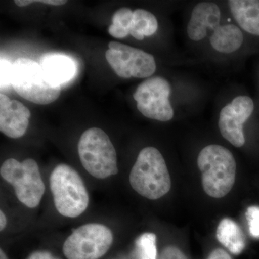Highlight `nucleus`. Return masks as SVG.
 Masks as SVG:
<instances>
[{
  "instance_id": "obj_26",
  "label": "nucleus",
  "mask_w": 259,
  "mask_h": 259,
  "mask_svg": "<svg viewBox=\"0 0 259 259\" xmlns=\"http://www.w3.org/2000/svg\"><path fill=\"white\" fill-rule=\"evenodd\" d=\"M7 225V218L5 213L1 210L0 212V230L3 231L5 229Z\"/></svg>"
},
{
  "instance_id": "obj_11",
  "label": "nucleus",
  "mask_w": 259,
  "mask_h": 259,
  "mask_svg": "<svg viewBox=\"0 0 259 259\" xmlns=\"http://www.w3.org/2000/svg\"><path fill=\"white\" fill-rule=\"evenodd\" d=\"M30 112L18 100L0 95V131L11 139H19L26 133Z\"/></svg>"
},
{
  "instance_id": "obj_1",
  "label": "nucleus",
  "mask_w": 259,
  "mask_h": 259,
  "mask_svg": "<svg viewBox=\"0 0 259 259\" xmlns=\"http://www.w3.org/2000/svg\"><path fill=\"white\" fill-rule=\"evenodd\" d=\"M197 165L202 173L204 192L213 198H222L233 188L236 163L233 153L219 145H209L199 153Z\"/></svg>"
},
{
  "instance_id": "obj_10",
  "label": "nucleus",
  "mask_w": 259,
  "mask_h": 259,
  "mask_svg": "<svg viewBox=\"0 0 259 259\" xmlns=\"http://www.w3.org/2000/svg\"><path fill=\"white\" fill-rule=\"evenodd\" d=\"M254 110V103L248 96L236 97L220 113L218 127L223 137L235 147L245 144L243 125Z\"/></svg>"
},
{
  "instance_id": "obj_2",
  "label": "nucleus",
  "mask_w": 259,
  "mask_h": 259,
  "mask_svg": "<svg viewBox=\"0 0 259 259\" xmlns=\"http://www.w3.org/2000/svg\"><path fill=\"white\" fill-rule=\"evenodd\" d=\"M130 183L140 195L158 199L171 190V182L166 162L154 147L141 150L130 174Z\"/></svg>"
},
{
  "instance_id": "obj_24",
  "label": "nucleus",
  "mask_w": 259,
  "mask_h": 259,
  "mask_svg": "<svg viewBox=\"0 0 259 259\" xmlns=\"http://www.w3.org/2000/svg\"><path fill=\"white\" fill-rule=\"evenodd\" d=\"M207 259H232L230 255L224 250L218 248L213 250Z\"/></svg>"
},
{
  "instance_id": "obj_5",
  "label": "nucleus",
  "mask_w": 259,
  "mask_h": 259,
  "mask_svg": "<svg viewBox=\"0 0 259 259\" xmlns=\"http://www.w3.org/2000/svg\"><path fill=\"white\" fill-rule=\"evenodd\" d=\"M78 152L83 168L95 178L103 180L118 173L115 148L103 130L92 127L84 131Z\"/></svg>"
},
{
  "instance_id": "obj_25",
  "label": "nucleus",
  "mask_w": 259,
  "mask_h": 259,
  "mask_svg": "<svg viewBox=\"0 0 259 259\" xmlns=\"http://www.w3.org/2000/svg\"><path fill=\"white\" fill-rule=\"evenodd\" d=\"M28 259H54L52 255L49 252H35L32 253Z\"/></svg>"
},
{
  "instance_id": "obj_7",
  "label": "nucleus",
  "mask_w": 259,
  "mask_h": 259,
  "mask_svg": "<svg viewBox=\"0 0 259 259\" xmlns=\"http://www.w3.org/2000/svg\"><path fill=\"white\" fill-rule=\"evenodd\" d=\"M113 234L108 227L89 223L74 230L63 245L67 259H99L108 251Z\"/></svg>"
},
{
  "instance_id": "obj_23",
  "label": "nucleus",
  "mask_w": 259,
  "mask_h": 259,
  "mask_svg": "<svg viewBox=\"0 0 259 259\" xmlns=\"http://www.w3.org/2000/svg\"><path fill=\"white\" fill-rule=\"evenodd\" d=\"M34 3H40L44 4L49 5H54V6H59L66 4L67 1H63V0H42V1H32V0H16L15 1V4L19 7L27 6V5L32 4Z\"/></svg>"
},
{
  "instance_id": "obj_15",
  "label": "nucleus",
  "mask_w": 259,
  "mask_h": 259,
  "mask_svg": "<svg viewBox=\"0 0 259 259\" xmlns=\"http://www.w3.org/2000/svg\"><path fill=\"white\" fill-rule=\"evenodd\" d=\"M214 50L223 54H231L241 47L243 34L236 25L233 24L220 25L209 38Z\"/></svg>"
},
{
  "instance_id": "obj_13",
  "label": "nucleus",
  "mask_w": 259,
  "mask_h": 259,
  "mask_svg": "<svg viewBox=\"0 0 259 259\" xmlns=\"http://www.w3.org/2000/svg\"><path fill=\"white\" fill-rule=\"evenodd\" d=\"M40 65L48 78L61 86L74 77L77 66L72 58L60 53H47L40 59Z\"/></svg>"
},
{
  "instance_id": "obj_6",
  "label": "nucleus",
  "mask_w": 259,
  "mask_h": 259,
  "mask_svg": "<svg viewBox=\"0 0 259 259\" xmlns=\"http://www.w3.org/2000/svg\"><path fill=\"white\" fill-rule=\"evenodd\" d=\"M0 174L6 182L13 186L16 197L21 203L29 208L39 205L46 187L35 160L28 158L19 162L15 158H9L2 165Z\"/></svg>"
},
{
  "instance_id": "obj_4",
  "label": "nucleus",
  "mask_w": 259,
  "mask_h": 259,
  "mask_svg": "<svg viewBox=\"0 0 259 259\" xmlns=\"http://www.w3.org/2000/svg\"><path fill=\"white\" fill-rule=\"evenodd\" d=\"M11 84L19 95L37 105L52 103L61 93V86L47 77L40 64L27 58L13 63Z\"/></svg>"
},
{
  "instance_id": "obj_20",
  "label": "nucleus",
  "mask_w": 259,
  "mask_h": 259,
  "mask_svg": "<svg viewBox=\"0 0 259 259\" xmlns=\"http://www.w3.org/2000/svg\"><path fill=\"white\" fill-rule=\"evenodd\" d=\"M250 234L255 238H259V207L250 206L246 211Z\"/></svg>"
},
{
  "instance_id": "obj_8",
  "label": "nucleus",
  "mask_w": 259,
  "mask_h": 259,
  "mask_svg": "<svg viewBox=\"0 0 259 259\" xmlns=\"http://www.w3.org/2000/svg\"><path fill=\"white\" fill-rule=\"evenodd\" d=\"M170 83L161 76H153L140 83L134 94L139 112L148 118L167 122L174 117L169 97Z\"/></svg>"
},
{
  "instance_id": "obj_19",
  "label": "nucleus",
  "mask_w": 259,
  "mask_h": 259,
  "mask_svg": "<svg viewBox=\"0 0 259 259\" xmlns=\"http://www.w3.org/2000/svg\"><path fill=\"white\" fill-rule=\"evenodd\" d=\"M136 254L137 259H156V236L154 233H146L136 241Z\"/></svg>"
},
{
  "instance_id": "obj_9",
  "label": "nucleus",
  "mask_w": 259,
  "mask_h": 259,
  "mask_svg": "<svg viewBox=\"0 0 259 259\" xmlns=\"http://www.w3.org/2000/svg\"><path fill=\"white\" fill-rule=\"evenodd\" d=\"M105 57L116 74L124 79H144L154 74L156 64L151 54L121 42H109Z\"/></svg>"
},
{
  "instance_id": "obj_21",
  "label": "nucleus",
  "mask_w": 259,
  "mask_h": 259,
  "mask_svg": "<svg viewBox=\"0 0 259 259\" xmlns=\"http://www.w3.org/2000/svg\"><path fill=\"white\" fill-rule=\"evenodd\" d=\"M1 89L8 88L11 84L12 79V68L13 64H10L9 61L1 59Z\"/></svg>"
},
{
  "instance_id": "obj_17",
  "label": "nucleus",
  "mask_w": 259,
  "mask_h": 259,
  "mask_svg": "<svg viewBox=\"0 0 259 259\" xmlns=\"http://www.w3.org/2000/svg\"><path fill=\"white\" fill-rule=\"evenodd\" d=\"M158 26L157 19L153 13L146 10L137 9L134 11L130 34L136 40H142L145 37L156 33Z\"/></svg>"
},
{
  "instance_id": "obj_18",
  "label": "nucleus",
  "mask_w": 259,
  "mask_h": 259,
  "mask_svg": "<svg viewBox=\"0 0 259 259\" xmlns=\"http://www.w3.org/2000/svg\"><path fill=\"white\" fill-rule=\"evenodd\" d=\"M134 18V12L130 8H122L114 13L112 25L108 28V32L115 38H125L130 34L131 23Z\"/></svg>"
},
{
  "instance_id": "obj_16",
  "label": "nucleus",
  "mask_w": 259,
  "mask_h": 259,
  "mask_svg": "<svg viewBox=\"0 0 259 259\" xmlns=\"http://www.w3.org/2000/svg\"><path fill=\"white\" fill-rule=\"evenodd\" d=\"M216 236L218 241L233 254H240L244 249V234L238 224L230 218H224L221 221Z\"/></svg>"
},
{
  "instance_id": "obj_28",
  "label": "nucleus",
  "mask_w": 259,
  "mask_h": 259,
  "mask_svg": "<svg viewBox=\"0 0 259 259\" xmlns=\"http://www.w3.org/2000/svg\"><path fill=\"white\" fill-rule=\"evenodd\" d=\"M54 259H56V258H54Z\"/></svg>"
},
{
  "instance_id": "obj_12",
  "label": "nucleus",
  "mask_w": 259,
  "mask_h": 259,
  "mask_svg": "<svg viewBox=\"0 0 259 259\" xmlns=\"http://www.w3.org/2000/svg\"><path fill=\"white\" fill-rule=\"evenodd\" d=\"M221 18V10L215 3H198L192 10L187 25V35L193 41L203 40L207 30L214 31L220 26Z\"/></svg>"
},
{
  "instance_id": "obj_22",
  "label": "nucleus",
  "mask_w": 259,
  "mask_h": 259,
  "mask_svg": "<svg viewBox=\"0 0 259 259\" xmlns=\"http://www.w3.org/2000/svg\"><path fill=\"white\" fill-rule=\"evenodd\" d=\"M159 259H187L185 255L179 248L168 246L163 250Z\"/></svg>"
},
{
  "instance_id": "obj_14",
  "label": "nucleus",
  "mask_w": 259,
  "mask_h": 259,
  "mask_svg": "<svg viewBox=\"0 0 259 259\" xmlns=\"http://www.w3.org/2000/svg\"><path fill=\"white\" fill-rule=\"evenodd\" d=\"M228 5L239 26L259 36V0H230Z\"/></svg>"
},
{
  "instance_id": "obj_27",
  "label": "nucleus",
  "mask_w": 259,
  "mask_h": 259,
  "mask_svg": "<svg viewBox=\"0 0 259 259\" xmlns=\"http://www.w3.org/2000/svg\"><path fill=\"white\" fill-rule=\"evenodd\" d=\"M0 259H8L3 250H0Z\"/></svg>"
},
{
  "instance_id": "obj_3",
  "label": "nucleus",
  "mask_w": 259,
  "mask_h": 259,
  "mask_svg": "<svg viewBox=\"0 0 259 259\" xmlns=\"http://www.w3.org/2000/svg\"><path fill=\"white\" fill-rule=\"evenodd\" d=\"M50 187L56 209L64 217H79L88 207L90 198L82 179L72 167L61 163L53 170Z\"/></svg>"
}]
</instances>
